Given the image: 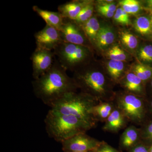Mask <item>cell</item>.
Instances as JSON below:
<instances>
[{"instance_id": "1", "label": "cell", "mask_w": 152, "mask_h": 152, "mask_svg": "<svg viewBox=\"0 0 152 152\" xmlns=\"http://www.w3.org/2000/svg\"><path fill=\"white\" fill-rule=\"evenodd\" d=\"M32 84L36 96L50 107L66 94L78 89L73 78L56 58L50 69L34 80Z\"/></svg>"}, {"instance_id": "2", "label": "cell", "mask_w": 152, "mask_h": 152, "mask_svg": "<svg viewBox=\"0 0 152 152\" xmlns=\"http://www.w3.org/2000/svg\"><path fill=\"white\" fill-rule=\"evenodd\" d=\"M72 78L82 92L99 102L113 101L115 94L113 90L114 83L97 68L87 64L75 71Z\"/></svg>"}, {"instance_id": "3", "label": "cell", "mask_w": 152, "mask_h": 152, "mask_svg": "<svg viewBox=\"0 0 152 152\" xmlns=\"http://www.w3.org/2000/svg\"><path fill=\"white\" fill-rule=\"evenodd\" d=\"M45 123L49 137L61 143L76 135L86 133L94 128L76 117L64 115L52 109L48 112Z\"/></svg>"}, {"instance_id": "4", "label": "cell", "mask_w": 152, "mask_h": 152, "mask_svg": "<svg viewBox=\"0 0 152 152\" xmlns=\"http://www.w3.org/2000/svg\"><path fill=\"white\" fill-rule=\"evenodd\" d=\"M99 102L95 98L82 92H71L55 102L50 108L61 113L76 117L95 128L98 122L90 111Z\"/></svg>"}, {"instance_id": "5", "label": "cell", "mask_w": 152, "mask_h": 152, "mask_svg": "<svg viewBox=\"0 0 152 152\" xmlns=\"http://www.w3.org/2000/svg\"><path fill=\"white\" fill-rule=\"evenodd\" d=\"M146 99L125 92L115 93L113 102L129 123L141 126L147 119Z\"/></svg>"}, {"instance_id": "6", "label": "cell", "mask_w": 152, "mask_h": 152, "mask_svg": "<svg viewBox=\"0 0 152 152\" xmlns=\"http://www.w3.org/2000/svg\"><path fill=\"white\" fill-rule=\"evenodd\" d=\"M53 51L60 64L66 71L75 72L86 65L91 56L90 48L64 42Z\"/></svg>"}, {"instance_id": "7", "label": "cell", "mask_w": 152, "mask_h": 152, "mask_svg": "<svg viewBox=\"0 0 152 152\" xmlns=\"http://www.w3.org/2000/svg\"><path fill=\"white\" fill-rule=\"evenodd\" d=\"M86 133H81L61 143L64 152H84L94 151L100 143Z\"/></svg>"}, {"instance_id": "8", "label": "cell", "mask_w": 152, "mask_h": 152, "mask_svg": "<svg viewBox=\"0 0 152 152\" xmlns=\"http://www.w3.org/2000/svg\"><path fill=\"white\" fill-rule=\"evenodd\" d=\"M33 68L32 75L37 80L50 69L53 64L55 55L53 51L36 48L31 56Z\"/></svg>"}, {"instance_id": "9", "label": "cell", "mask_w": 152, "mask_h": 152, "mask_svg": "<svg viewBox=\"0 0 152 152\" xmlns=\"http://www.w3.org/2000/svg\"><path fill=\"white\" fill-rule=\"evenodd\" d=\"M60 31L63 42L90 48L89 42L81 27L75 21L64 18V23Z\"/></svg>"}, {"instance_id": "10", "label": "cell", "mask_w": 152, "mask_h": 152, "mask_svg": "<svg viewBox=\"0 0 152 152\" xmlns=\"http://www.w3.org/2000/svg\"><path fill=\"white\" fill-rule=\"evenodd\" d=\"M37 48L53 51L63 42L61 34L59 30L46 25L34 35Z\"/></svg>"}, {"instance_id": "11", "label": "cell", "mask_w": 152, "mask_h": 152, "mask_svg": "<svg viewBox=\"0 0 152 152\" xmlns=\"http://www.w3.org/2000/svg\"><path fill=\"white\" fill-rule=\"evenodd\" d=\"M119 84L124 89L125 92L145 97V84L132 71L126 72Z\"/></svg>"}, {"instance_id": "12", "label": "cell", "mask_w": 152, "mask_h": 152, "mask_svg": "<svg viewBox=\"0 0 152 152\" xmlns=\"http://www.w3.org/2000/svg\"><path fill=\"white\" fill-rule=\"evenodd\" d=\"M129 123V120L121 111L115 107L105 122L102 130L104 132L116 134L121 130L126 129Z\"/></svg>"}, {"instance_id": "13", "label": "cell", "mask_w": 152, "mask_h": 152, "mask_svg": "<svg viewBox=\"0 0 152 152\" xmlns=\"http://www.w3.org/2000/svg\"><path fill=\"white\" fill-rule=\"evenodd\" d=\"M141 142L140 128L132 125L126 128L120 137L119 148L128 152Z\"/></svg>"}, {"instance_id": "14", "label": "cell", "mask_w": 152, "mask_h": 152, "mask_svg": "<svg viewBox=\"0 0 152 152\" xmlns=\"http://www.w3.org/2000/svg\"><path fill=\"white\" fill-rule=\"evenodd\" d=\"M33 10L43 19L47 25L61 31L64 18L60 12L42 10L37 6H33Z\"/></svg>"}, {"instance_id": "15", "label": "cell", "mask_w": 152, "mask_h": 152, "mask_svg": "<svg viewBox=\"0 0 152 152\" xmlns=\"http://www.w3.org/2000/svg\"><path fill=\"white\" fill-rule=\"evenodd\" d=\"M89 1H73L60 5L58 8L59 12L64 18L75 20L84 7Z\"/></svg>"}, {"instance_id": "16", "label": "cell", "mask_w": 152, "mask_h": 152, "mask_svg": "<svg viewBox=\"0 0 152 152\" xmlns=\"http://www.w3.org/2000/svg\"><path fill=\"white\" fill-rule=\"evenodd\" d=\"M115 108L113 101L101 102L92 108L90 113L96 121L104 123Z\"/></svg>"}, {"instance_id": "17", "label": "cell", "mask_w": 152, "mask_h": 152, "mask_svg": "<svg viewBox=\"0 0 152 152\" xmlns=\"http://www.w3.org/2000/svg\"><path fill=\"white\" fill-rule=\"evenodd\" d=\"M80 26L90 44L96 46V39L101 28L97 18L93 16L88 20Z\"/></svg>"}, {"instance_id": "18", "label": "cell", "mask_w": 152, "mask_h": 152, "mask_svg": "<svg viewBox=\"0 0 152 152\" xmlns=\"http://www.w3.org/2000/svg\"><path fill=\"white\" fill-rule=\"evenodd\" d=\"M107 71L109 77L115 83H119L126 73L123 61L113 60H110L108 63Z\"/></svg>"}, {"instance_id": "19", "label": "cell", "mask_w": 152, "mask_h": 152, "mask_svg": "<svg viewBox=\"0 0 152 152\" xmlns=\"http://www.w3.org/2000/svg\"><path fill=\"white\" fill-rule=\"evenodd\" d=\"M115 40V34L110 28L102 26L96 39V46L103 50L113 44Z\"/></svg>"}, {"instance_id": "20", "label": "cell", "mask_w": 152, "mask_h": 152, "mask_svg": "<svg viewBox=\"0 0 152 152\" xmlns=\"http://www.w3.org/2000/svg\"><path fill=\"white\" fill-rule=\"evenodd\" d=\"M134 27L138 33L142 35H147L152 33L151 20L146 16L137 18L135 20Z\"/></svg>"}, {"instance_id": "21", "label": "cell", "mask_w": 152, "mask_h": 152, "mask_svg": "<svg viewBox=\"0 0 152 152\" xmlns=\"http://www.w3.org/2000/svg\"><path fill=\"white\" fill-rule=\"evenodd\" d=\"M94 3L92 1H89L88 4L82 9L74 21L79 26L83 25L94 16Z\"/></svg>"}, {"instance_id": "22", "label": "cell", "mask_w": 152, "mask_h": 152, "mask_svg": "<svg viewBox=\"0 0 152 152\" xmlns=\"http://www.w3.org/2000/svg\"><path fill=\"white\" fill-rule=\"evenodd\" d=\"M131 71L138 76L145 84L152 78V67L142 64H137L133 67Z\"/></svg>"}, {"instance_id": "23", "label": "cell", "mask_w": 152, "mask_h": 152, "mask_svg": "<svg viewBox=\"0 0 152 152\" xmlns=\"http://www.w3.org/2000/svg\"><path fill=\"white\" fill-rule=\"evenodd\" d=\"M140 126L141 142L150 146L152 144V120L147 119Z\"/></svg>"}, {"instance_id": "24", "label": "cell", "mask_w": 152, "mask_h": 152, "mask_svg": "<svg viewBox=\"0 0 152 152\" xmlns=\"http://www.w3.org/2000/svg\"><path fill=\"white\" fill-rule=\"evenodd\" d=\"M119 4L121 8L129 15L137 13L141 9L140 4L136 0H123L120 1Z\"/></svg>"}, {"instance_id": "25", "label": "cell", "mask_w": 152, "mask_h": 152, "mask_svg": "<svg viewBox=\"0 0 152 152\" xmlns=\"http://www.w3.org/2000/svg\"><path fill=\"white\" fill-rule=\"evenodd\" d=\"M120 37L123 43L129 49L134 50L138 45V40L137 37L129 32H121Z\"/></svg>"}, {"instance_id": "26", "label": "cell", "mask_w": 152, "mask_h": 152, "mask_svg": "<svg viewBox=\"0 0 152 152\" xmlns=\"http://www.w3.org/2000/svg\"><path fill=\"white\" fill-rule=\"evenodd\" d=\"M107 56L111 60L124 61L127 58L126 53L119 46L116 45L112 47L107 53Z\"/></svg>"}, {"instance_id": "27", "label": "cell", "mask_w": 152, "mask_h": 152, "mask_svg": "<svg viewBox=\"0 0 152 152\" xmlns=\"http://www.w3.org/2000/svg\"><path fill=\"white\" fill-rule=\"evenodd\" d=\"M138 57L143 61L152 62V45H146L141 47L138 53Z\"/></svg>"}, {"instance_id": "28", "label": "cell", "mask_w": 152, "mask_h": 152, "mask_svg": "<svg viewBox=\"0 0 152 152\" xmlns=\"http://www.w3.org/2000/svg\"><path fill=\"white\" fill-rule=\"evenodd\" d=\"M95 152H121L109 145L104 141L100 142L98 147L94 150Z\"/></svg>"}, {"instance_id": "29", "label": "cell", "mask_w": 152, "mask_h": 152, "mask_svg": "<svg viewBox=\"0 0 152 152\" xmlns=\"http://www.w3.org/2000/svg\"><path fill=\"white\" fill-rule=\"evenodd\" d=\"M149 148L148 145L141 142L127 152H149Z\"/></svg>"}, {"instance_id": "30", "label": "cell", "mask_w": 152, "mask_h": 152, "mask_svg": "<svg viewBox=\"0 0 152 152\" xmlns=\"http://www.w3.org/2000/svg\"><path fill=\"white\" fill-rule=\"evenodd\" d=\"M96 9L98 12L104 16L108 18H111L113 17L115 12L107 10L100 5L97 4L96 5Z\"/></svg>"}, {"instance_id": "31", "label": "cell", "mask_w": 152, "mask_h": 152, "mask_svg": "<svg viewBox=\"0 0 152 152\" xmlns=\"http://www.w3.org/2000/svg\"><path fill=\"white\" fill-rule=\"evenodd\" d=\"M122 9L121 8H118L117 9L116 11L114 14V20L117 23L122 24L123 25H126L124 16L122 13Z\"/></svg>"}, {"instance_id": "32", "label": "cell", "mask_w": 152, "mask_h": 152, "mask_svg": "<svg viewBox=\"0 0 152 152\" xmlns=\"http://www.w3.org/2000/svg\"><path fill=\"white\" fill-rule=\"evenodd\" d=\"M97 4L103 7L104 8L111 11L112 12H115L117 9L115 4L111 2H108L106 1H104V2L101 1L98 2Z\"/></svg>"}, {"instance_id": "33", "label": "cell", "mask_w": 152, "mask_h": 152, "mask_svg": "<svg viewBox=\"0 0 152 152\" xmlns=\"http://www.w3.org/2000/svg\"><path fill=\"white\" fill-rule=\"evenodd\" d=\"M147 115L150 114L152 116V99L150 101L146 100Z\"/></svg>"}, {"instance_id": "34", "label": "cell", "mask_w": 152, "mask_h": 152, "mask_svg": "<svg viewBox=\"0 0 152 152\" xmlns=\"http://www.w3.org/2000/svg\"><path fill=\"white\" fill-rule=\"evenodd\" d=\"M148 3L149 5L152 8V0L149 1H148Z\"/></svg>"}, {"instance_id": "35", "label": "cell", "mask_w": 152, "mask_h": 152, "mask_svg": "<svg viewBox=\"0 0 152 152\" xmlns=\"http://www.w3.org/2000/svg\"><path fill=\"white\" fill-rule=\"evenodd\" d=\"M149 152H152V144L151 145L149 148Z\"/></svg>"}, {"instance_id": "36", "label": "cell", "mask_w": 152, "mask_h": 152, "mask_svg": "<svg viewBox=\"0 0 152 152\" xmlns=\"http://www.w3.org/2000/svg\"><path fill=\"white\" fill-rule=\"evenodd\" d=\"M150 86L152 91V78L151 79V82H150Z\"/></svg>"}, {"instance_id": "37", "label": "cell", "mask_w": 152, "mask_h": 152, "mask_svg": "<svg viewBox=\"0 0 152 152\" xmlns=\"http://www.w3.org/2000/svg\"><path fill=\"white\" fill-rule=\"evenodd\" d=\"M95 152L94 150V151H88L84 152Z\"/></svg>"}, {"instance_id": "38", "label": "cell", "mask_w": 152, "mask_h": 152, "mask_svg": "<svg viewBox=\"0 0 152 152\" xmlns=\"http://www.w3.org/2000/svg\"><path fill=\"white\" fill-rule=\"evenodd\" d=\"M150 20H151V26L152 28V16L151 17V19H150Z\"/></svg>"}, {"instance_id": "39", "label": "cell", "mask_w": 152, "mask_h": 152, "mask_svg": "<svg viewBox=\"0 0 152 152\" xmlns=\"http://www.w3.org/2000/svg\"><path fill=\"white\" fill-rule=\"evenodd\" d=\"M121 152H123L122 151H121Z\"/></svg>"}]
</instances>
